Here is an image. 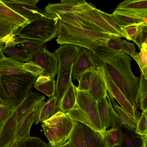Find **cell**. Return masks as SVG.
I'll return each mask as SVG.
<instances>
[{
    "label": "cell",
    "mask_w": 147,
    "mask_h": 147,
    "mask_svg": "<svg viewBox=\"0 0 147 147\" xmlns=\"http://www.w3.org/2000/svg\"><path fill=\"white\" fill-rule=\"evenodd\" d=\"M94 51L92 56L96 67H102L107 71L131 105L138 109L136 99L140 77L135 76L131 70V57L105 46Z\"/></svg>",
    "instance_id": "obj_1"
},
{
    "label": "cell",
    "mask_w": 147,
    "mask_h": 147,
    "mask_svg": "<svg viewBox=\"0 0 147 147\" xmlns=\"http://www.w3.org/2000/svg\"><path fill=\"white\" fill-rule=\"evenodd\" d=\"M56 40L60 45L69 44L86 48L92 53L94 50L105 46L110 34L85 29L59 20Z\"/></svg>",
    "instance_id": "obj_2"
},
{
    "label": "cell",
    "mask_w": 147,
    "mask_h": 147,
    "mask_svg": "<svg viewBox=\"0 0 147 147\" xmlns=\"http://www.w3.org/2000/svg\"><path fill=\"white\" fill-rule=\"evenodd\" d=\"M66 114L74 120L83 123L104 135L98 102L88 91L78 90L76 102Z\"/></svg>",
    "instance_id": "obj_3"
},
{
    "label": "cell",
    "mask_w": 147,
    "mask_h": 147,
    "mask_svg": "<svg viewBox=\"0 0 147 147\" xmlns=\"http://www.w3.org/2000/svg\"><path fill=\"white\" fill-rule=\"evenodd\" d=\"M75 121L68 114L59 111L42 122L41 125L49 144L53 147H60L68 140Z\"/></svg>",
    "instance_id": "obj_4"
},
{
    "label": "cell",
    "mask_w": 147,
    "mask_h": 147,
    "mask_svg": "<svg viewBox=\"0 0 147 147\" xmlns=\"http://www.w3.org/2000/svg\"><path fill=\"white\" fill-rule=\"evenodd\" d=\"M59 20L57 16L39 18L19 28L13 33V37L33 39L44 43L50 41L57 35Z\"/></svg>",
    "instance_id": "obj_5"
},
{
    "label": "cell",
    "mask_w": 147,
    "mask_h": 147,
    "mask_svg": "<svg viewBox=\"0 0 147 147\" xmlns=\"http://www.w3.org/2000/svg\"><path fill=\"white\" fill-rule=\"evenodd\" d=\"M7 102L15 109L34 85L36 79L30 73L1 76Z\"/></svg>",
    "instance_id": "obj_6"
},
{
    "label": "cell",
    "mask_w": 147,
    "mask_h": 147,
    "mask_svg": "<svg viewBox=\"0 0 147 147\" xmlns=\"http://www.w3.org/2000/svg\"><path fill=\"white\" fill-rule=\"evenodd\" d=\"M98 69L105 84L109 96L115 98L121 107L125 109L138 122L140 117V113L137 109L133 107L123 93L114 82L107 71L102 67Z\"/></svg>",
    "instance_id": "obj_7"
},
{
    "label": "cell",
    "mask_w": 147,
    "mask_h": 147,
    "mask_svg": "<svg viewBox=\"0 0 147 147\" xmlns=\"http://www.w3.org/2000/svg\"><path fill=\"white\" fill-rule=\"evenodd\" d=\"M0 1L30 22L43 17L53 18L57 16L55 14L46 13L36 6L16 2L11 0Z\"/></svg>",
    "instance_id": "obj_8"
},
{
    "label": "cell",
    "mask_w": 147,
    "mask_h": 147,
    "mask_svg": "<svg viewBox=\"0 0 147 147\" xmlns=\"http://www.w3.org/2000/svg\"><path fill=\"white\" fill-rule=\"evenodd\" d=\"M92 7L84 0H62L59 3H48L45 8V11L55 15L58 13L80 12Z\"/></svg>",
    "instance_id": "obj_9"
},
{
    "label": "cell",
    "mask_w": 147,
    "mask_h": 147,
    "mask_svg": "<svg viewBox=\"0 0 147 147\" xmlns=\"http://www.w3.org/2000/svg\"><path fill=\"white\" fill-rule=\"evenodd\" d=\"M92 67H96L93 60L92 53L88 49L80 47L74 61L71 72V79L79 80L81 75Z\"/></svg>",
    "instance_id": "obj_10"
},
{
    "label": "cell",
    "mask_w": 147,
    "mask_h": 147,
    "mask_svg": "<svg viewBox=\"0 0 147 147\" xmlns=\"http://www.w3.org/2000/svg\"><path fill=\"white\" fill-rule=\"evenodd\" d=\"M31 61L44 69L40 75L54 78L57 72L58 63L54 53H51L45 49L42 52L32 56Z\"/></svg>",
    "instance_id": "obj_11"
},
{
    "label": "cell",
    "mask_w": 147,
    "mask_h": 147,
    "mask_svg": "<svg viewBox=\"0 0 147 147\" xmlns=\"http://www.w3.org/2000/svg\"><path fill=\"white\" fill-rule=\"evenodd\" d=\"M114 11L147 22V0H124L119 4Z\"/></svg>",
    "instance_id": "obj_12"
},
{
    "label": "cell",
    "mask_w": 147,
    "mask_h": 147,
    "mask_svg": "<svg viewBox=\"0 0 147 147\" xmlns=\"http://www.w3.org/2000/svg\"><path fill=\"white\" fill-rule=\"evenodd\" d=\"M100 10L92 6L85 11L74 13L76 15L95 25L105 33L113 34L119 38L123 37L103 17Z\"/></svg>",
    "instance_id": "obj_13"
},
{
    "label": "cell",
    "mask_w": 147,
    "mask_h": 147,
    "mask_svg": "<svg viewBox=\"0 0 147 147\" xmlns=\"http://www.w3.org/2000/svg\"><path fill=\"white\" fill-rule=\"evenodd\" d=\"M45 99L38 102L33 109L28 113L22 121L17 124L14 140L20 141L29 137L31 127L34 122H36L38 118L39 113Z\"/></svg>",
    "instance_id": "obj_14"
},
{
    "label": "cell",
    "mask_w": 147,
    "mask_h": 147,
    "mask_svg": "<svg viewBox=\"0 0 147 147\" xmlns=\"http://www.w3.org/2000/svg\"><path fill=\"white\" fill-rule=\"evenodd\" d=\"M80 47L69 44L60 45L55 51L58 60L57 75L71 66L80 49Z\"/></svg>",
    "instance_id": "obj_15"
},
{
    "label": "cell",
    "mask_w": 147,
    "mask_h": 147,
    "mask_svg": "<svg viewBox=\"0 0 147 147\" xmlns=\"http://www.w3.org/2000/svg\"><path fill=\"white\" fill-rule=\"evenodd\" d=\"M44 99H45V96H41L39 93L30 91L14 111L17 124L22 121L38 102Z\"/></svg>",
    "instance_id": "obj_16"
},
{
    "label": "cell",
    "mask_w": 147,
    "mask_h": 147,
    "mask_svg": "<svg viewBox=\"0 0 147 147\" xmlns=\"http://www.w3.org/2000/svg\"><path fill=\"white\" fill-rule=\"evenodd\" d=\"M0 21L11 26L14 31L30 22L0 1Z\"/></svg>",
    "instance_id": "obj_17"
},
{
    "label": "cell",
    "mask_w": 147,
    "mask_h": 147,
    "mask_svg": "<svg viewBox=\"0 0 147 147\" xmlns=\"http://www.w3.org/2000/svg\"><path fill=\"white\" fill-rule=\"evenodd\" d=\"M107 91L104 80L96 67L91 77L88 92L98 102L102 98L107 97L108 95Z\"/></svg>",
    "instance_id": "obj_18"
},
{
    "label": "cell",
    "mask_w": 147,
    "mask_h": 147,
    "mask_svg": "<svg viewBox=\"0 0 147 147\" xmlns=\"http://www.w3.org/2000/svg\"><path fill=\"white\" fill-rule=\"evenodd\" d=\"M80 133L86 147H106L104 135L78 122Z\"/></svg>",
    "instance_id": "obj_19"
},
{
    "label": "cell",
    "mask_w": 147,
    "mask_h": 147,
    "mask_svg": "<svg viewBox=\"0 0 147 147\" xmlns=\"http://www.w3.org/2000/svg\"><path fill=\"white\" fill-rule=\"evenodd\" d=\"M14 111L3 125L0 132V147H10L14 140L17 125Z\"/></svg>",
    "instance_id": "obj_20"
},
{
    "label": "cell",
    "mask_w": 147,
    "mask_h": 147,
    "mask_svg": "<svg viewBox=\"0 0 147 147\" xmlns=\"http://www.w3.org/2000/svg\"><path fill=\"white\" fill-rule=\"evenodd\" d=\"M56 15L61 21L85 29L105 33L98 26L76 15L74 12L58 13Z\"/></svg>",
    "instance_id": "obj_21"
},
{
    "label": "cell",
    "mask_w": 147,
    "mask_h": 147,
    "mask_svg": "<svg viewBox=\"0 0 147 147\" xmlns=\"http://www.w3.org/2000/svg\"><path fill=\"white\" fill-rule=\"evenodd\" d=\"M23 63L4 55L0 59V76L10 75L26 73Z\"/></svg>",
    "instance_id": "obj_22"
},
{
    "label": "cell",
    "mask_w": 147,
    "mask_h": 147,
    "mask_svg": "<svg viewBox=\"0 0 147 147\" xmlns=\"http://www.w3.org/2000/svg\"><path fill=\"white\" fill-rule=\"evenodd\" d=\"M120 128L122 138L119 147H143L141 135L137 134L135 129L124 124Z\"/></svg>",
    "instance_id": "obj_23"
},
{
    "label": "cell",
    "mask_w": 147,
    "mask_h": 147,
    "mask_svg": "<svg viewBox=\"0 0 147 147\" xmlns=\"http://www.w3.org/2000/svg\"><path fill=\"white\" fill-rule=\"evenodd\" d=\"M16 46L20 47L31 57L43 51L45 49L43 42L29 39L14 38Z\"/></svg>",
    "instance_id": "obj_24"
},
{
    "label": "cell",
    "mask_w": 147,
    "mask_h": 147,
    "mask_svg": "<svg viewBox=\"0 0 147 147\" xmlns=\"http://www.w3.org/2000/svg\"><path fill=\"white\" fill-rule=\"evenodd\" d=\"M78 89L73 84L71 77L67 89L59 105L60 111L66 113L73 107L76 102Z\"/></svg>",
    "instance_id": "obj_25"
},
{
    "label": "cell",
    "mask_w": 147,
    "mask_h": 147,
    "mask_svg": "<svg viewBox=\"0 0 147 147\" xmlns=\"http://www.w3.org/2000/svg\"><path fill=\"white\" fill-rule=\"evenodd\" d=\"M73 65V64L57 76L55 92L59 107L60 102L67 89L70 79L71 77Z\"/></svg>",
    "instance_id": "obj_26"
},
{
    "label": "cell",
    "mask_w": 147,
    "mask_h": 147,
    "mask_svg": "<svg viewBox=\"0 0 147 147\" xmlns=\"http://www.w3.org/2000/svg\"><path fill=\"white\" fill-rule=\"evenodd\" d=\"M60 111L57 104V98L54 95L45 102L40 109L38 119L35 122L37 124L42 122Z\"/></svg>",
    "instance_id": "obj_27"
},
{
    "label": "cell",
    "mask_w": 147,
    "mask_h": 147,
    "mask_svg": "<svg viewBox=\"0 0 147 147\" xmlns=\"http://www.w3.org/2000/svg\"><path fill=\"white\" fill-rule=\"evenodd\" d=\"M2 51L9 57L22 63H27L31 61L32 57L30 55L23 49L17 48L16 46H4Z\"/></svg>",
    "instance_id": "obj_28"
},
{
    "label": "cell",
    "mask_w": 147,
    "mask_h": 147,
    "mask_svg": "<svg viewBox=\"0 0 147 147\" xmlns=\"http://www.w3.org/2000/svg\"><path fill=\"white\" fill-rule=\"evenodd\" d=\"M147 81L141 74L138 89L136 96V105L142 111H147Z\"/></svg>",
    "instance_id": "obj_29"
},
{
    "label": "cell",
    "mask_w": 147,
    "mask_h": 147,
    "mask_svg": "<svg viewBox=\"0 0 147 147\" xmlns=\"http://www.w3.org/2000/svg\"><path fill=\"white\" fill-rule=\"evenodd\" d=\"M122 138V134L120 128L112 127L106 130L104 134V139L106 147H119Z\"/></svg>",
    "instance_id": "obj_30"
},
{
    "label": "cell",
    "mask_w": 147,
    "mask_h": 147,
    "mask_svg": "<svg viewBox=\"0 0 147 147\" xmlns=\"http://www.w3.org/2000/svg\"><path fill=\"white\" fill-rule=\"evenodd\" d=\"M98 107L103 130L105 133L106 129L110 126V118L109 105L107 97L102 98L98 102Z\"/></svg>",
    "instance_id": "obj_31"
},
{
    "label": "cell",
    "mask_w": 147,
    "mask_h": 147,
    "mask_svg": "<svg viewBox=\"0 0 147 147\" xmlns=\"http://www.w3.org/2000/svg\"><path fill=\"white\" fill-rule=\"evenodd\" d=\"M111 14L122 28L132 25L147 24V22L144 19L133 17L114 11Z\"/></svg>",
    "instance_id": "obj_32"
},
{
    "label": "cell",
    "mask_w": 147,
    "mask_h": 147,
    "mask_svg": "<svg viewBox=\"0 0 147 147\" xmlns=\"http://www.w3.org/2000/svg\"><path fill=\"white\" fill-rule=\"evenodd\" d=\"M109 96L114 107L115 110L118 113L124 124L135 129L137 122L125 109L117 104L113 97L111 96Z\"/></svg>",
    "instance_id": "obj_33"
},
{
    "label": "cell",
    "mask_w": 147,
    "mask_h": 147,
    "mask_svg": "<svg viewBox=\"0 0 147 147\" xmlns=\"http://www.w3.org/2000/svg\"><path fill=\"white\" fill-rule=\"evenodd\" d=\"M147 43H144L142 45L140 52L138 55L137 63L140 68L141 73L147 79Z\"/></svg>",
    "instance_id": "obj_34"
},
{
    "label": "cell",
    "mask_w": 147,
    "mask_h": 147,
    "mask_svg": "<svg viewBox=\"0 0 147 147\" xmlns=\"http://www.w3.org/2000/svg\"><path fill=\"white\" fill-rule=\"evenodd\" d=\"M96 67H92L87 70L80 76L79 81L78 90L88 91L89 89L91 77Z\"/></svg>",
    "instance_id": "obj_35"
},
{
    "label": "cell",
    "mask_w": 147,
    "mask_h": 147,
    "mask_svg": "<svg viewBox=\"0 0 147 147\" xmlns=\"http://www.w3.org/2000/svg\"><path fill=\"white\" fill-rule=\"evenodd\" d=\"M48 144L37 137L30 136L19 141L18 147H47Z\"/></svg>",
    "instance_id": "obj_36"
},
{
    "label": "cell",
    "mask_w": 147,
    "mask_h": 147,
    "mask_svg": "<svg viewBox=\"0 0 147 147\" xmlns=\"http://www.w3.org/2000/svg\"><path fill=\"white\" fill-rule=\"evenodd\" d=\"M78 122L76 121L69 139L75 147H86L79 130Z\"/></svg>",
    "instance_id": "obj_37"
},
{
    "label": "cell",
    "mask_w": 147,
    "mask_h": 147,
    "mask_svg": "<svg viewBox=\"0 0 147 147\" xmlns=\"http://www.w3.org/2000/svg\"><path fill=\"white\" fill-rule=\"evenodd\" d=\"M55 86L54 78L52 79L45 84L38 86H33L35 88L45 94L49 98L55 95Z\"/></svg>",
    "instance_id": "obj_38"
},
{
    "label": "cell",
    "mask_w": 147,
    "mask_h": 147,
    "mask_svg": "<svg viewBox=\"0 0 147 147\" xmlns=\"http://www.w3.org/2000/svg\"><path fill=\"white\" fill-rule=\"evenodd\" d=\"M147 24H143L139 26L135 36V42L140 50L144 43H147Z\"/></svg>",
    "instance_id": "obj_39"
},
{
    "label": "cell",
    "mask_w": 147,
    "mask_h": 147,
    "mask_svg": "<svg viewBox=\"0 0 147 147\" xmlns=\"http://www.w3.org/2000/svg\"><path fill=\"white\" fill-rule=\"evenodd\" d=\"M107 97L108 99L109 105L110 116V126L112 127L120 128L124 124V123L114 109L109 96L108 95Z\"/></svg>",
    "instance_id": "obj_40"
},
{
    "label": "cell",
    "mask_w": 147,
    "mask_h": 147,
    "mask_svg": "<svg viewBox=\"0 0 147 147\" xmlns=\"http://www.w3.org/2000/svg\"><path fill=\"white\" fill-rule=\"evenodd\" d=\"M141 115L138 121L136 128V132L141 136L147 135V111H142Z\"/></svg>",
    "instance_id": "obj_41"
},
{
    "label": "cell",
    "mask_w": 147,
    "mask_h": 147,
    "mask_svg": "<svg viewBox=\"0 0 147 147\" xmlns=\"http://www.w3.org/2000/svg\"><path fill=\"white\" fill-rule=\"evenodd\" d=\"M23 66L27 72L30 73L36 78L40 75L44 71L43 69L31 61L23 63Z\"/></svg>",
    "instance_id": "obj_42"
},
{
    "label": "cell",
    "mask_w": 147,
    "mask_h": 147,
    "mask_svg": "<svg viewBox=\"0 0 147 147\" xmlns=\"http://www.w3.org/2000/svg\"><path fill=\"white\" fill-rule=\"evenodd\" d=\"M111 49L119 52L122 51L123 40L114 35L110 34V39L105 46Z\"/></svg>",
    "instance_id": "obj_43"
},
{
    "label": "cell",
    "mask_w": 147,
    "mask_h": 147,
    "mask_svg": "<svg viewBox=\"0 0 147 147\" xmlns=\"http://www.w3.org/2000/svg\"><path fill=\"white\" fill-rule=\"evenodd\" d=\"M15 109L8 103L0 105V118L3 125Z\"/></svg>",
    "instance_id": "obj_44"
},
{
    "label": "cell",
    "mask_w": 147,
    "mask_h": 147,
    "mask_svg": "<svg viewBox=\"0 0 147 147\" xmlns=\"http://www.w3.org/2000/svg\"><path fill=\"white\" fill-rule=\"evenodd\" d=\"M122 52L131 56L137 62L138 53L136 52L134 43H130L125 40H123Z\"/></svg>",
    "instance_id": "obj_45"
},
{
    "label": "cell",
    "mask_w": 147,
    "mask_h": 147,
    "mask_svg": "<svg viewBox=\"0 0 147 147\" xmlns=\"http://www.w3.org/2000/svg\"><path fill=\"white\" fill-rule=\"evenodd\" d=\"M139 25H132L122 28L123 37L134 42L135 36Z\"/></svg>",
    "instance_id": "obj_46"
},
{
    "label": "cell",
    "mask_w": 147,
    "mask_h": 147,
    "mask_svg": "<svg viewBox=\"0 0 147 147\" xmlns=\"http://www.w3.org/2000/svg\"><path fill=\"white\" fill-rule=\"evenodd\" d=\"M100 12L103 17L123 37L121 27L119 25L115 19L111 14H109L101 10Z\"/></svg>",
    "instance_id": "obj_47"
},
{
    "label": "cell",
    "mask_w": 147,
    "mask_h": 147,
    "mask_svg": "<svg viewBox=\"0 0 147 147\" xmlns=\"http://www.w3.org/2000/svg\"><path fill=\"white\" fill-rule=\"evenodd\" d=\"M14 31L9 25L0 21V39L13 33Z\"/></svg>",
    "instance_id": "obj_48"
},
{
    "label": "cell",
    "mask_w": 147,
    "mask_h": 147,
    "mask_svg": "<svg viewBox=\"0 0 147 147\" xmlns=\"http://www.w3.org/2000/svg\"><path fill=\"white\" fill-rule=\"evenodd\" d=\"M53 78L49 76L39 75L34 83V86H38L45 84Z\"/></svg>",
    "instance_id": "obj_49"
},
{
    "label": "cell",
    "mask_w": 147,
    "mask_h": 147,
    "mask_svg": "<svg viewBox=\"0 0 147 147\" xmlns=\"http://www.w3.org/2000/svg\"><path fill=\"white\" fill-rule=\"evenodd\" d=\"M0 99L4 104L8 103L7 97L3 89L0 76Z\"/></svg>",
    "instance_id": "obj_50"
},
{
    "label": "cell",
    "mask_w": 147,
    "mask_h": 147,
    "mask_svg": "<svg viewBox=\"0 0 147 147\" xmlns=\"http://www.w3.org/2000/svg\"><path fill=\"white\" fill-rule=\"evenodd\" d=\"M12 1L19 3L36 6L39 1V0H11Z\"/></svg>",
    "instance_id": "obj_51"
},
{
    "label": "cell",
    "mask_w": 147,
    "mask_h": 147,
    "mask_svg": "<svg viewBox=\"0 0 147 147\" xmlns=\"http://www.w3.org/2000/svg\"><path fill=\"white\" fill-rule=\"evenodd\" d=\"M141 138L142 143L143 147H147V135H141Z\"/></svg>",
    "instance_id": "obj_52"
},
{
    "label": "cell",
    "mask_w": 147,
    "mask_h": 147,
    "mask_svg": "<svg viewBox=\"0 0 147 147\" xmlns=\"http://www.w3.org/2000/svg\"><path fill=\"white\" fill-rule=\"evenodd\" d=\"M5 42L3 40L0 39V59L4 55L2 51V48Z\"/></svg>",
    "instance_id": "obj_53"
},
{
    "label": "cell",
    "mask_w": 147,
    "mask_h": 147,
    "mask_svg": "<svg viewBox=\"0 0 147 147\" xmlns=\"http://www.w3.org/2000/svg\"><path fill=\"white\" fill-rule=\"evenodd\" d=\"M19 141L14 140L10 147H18Z\"/></svg>",
    "instance_id": "obj_54"
},
{
    "label": "cell",
    "mask_w": 147,
    "mask_h": 147,
    "mask_svg": "<svg viewBox=\"0 0 147 147\" xmlns=\"http://www.w3.org/2000/svg\"><path fill=\"white\" fill-rule=\"evenodd\" d=\"M64 147H75L70 140L69 139L64 146Z\"/></svg>",
    "instance_id": "obj_55"
},
{
    "label": "cell",
    "mask_w": 147,
    "mask_h": 147,
    "mask_svg": "<svg viewBox=\"0 0 147 147\" xmlns=\"http://www.w3.org/2000/svg\"><path fill=\"white\" fill-rule=\"evenodd\" d=\"M3 126V125L2 123V121L0 118V132Z\"/></svg>",
    "instance_id": "obj_56"
},
{
    "label": "cell",
    "mask_w": 147,
    "mask_h": 147,
    "mask_svg": "<svg viewBox=\"0 0 147 147\" xmlns=\"http://www.w3.org/2000/svg\"><path fill=\"white\" fill-rule=\"evenodd\" d=\"M4 104H4V103H3L0 99V105H3Z\"/></svg>",
    "instance_id": "obj_57"
},
{
    "label": "cell",
    "mask_w": 147,
    "mask_h": 147,
    "mask_svg": "<svg viewBox=\"0 0 147 147\" xmlns=\"http://www.w3.org/2000/svg\"><path fill=\"white\" fill-rule=\"evenodd\" d=\"M64 145L63 146H61L60 147H64ZM47 147H52L51 145H50L49 143L48 144V146Z\"/></svg>",
    "instance_id": "obj_58"
}]
</instances>
